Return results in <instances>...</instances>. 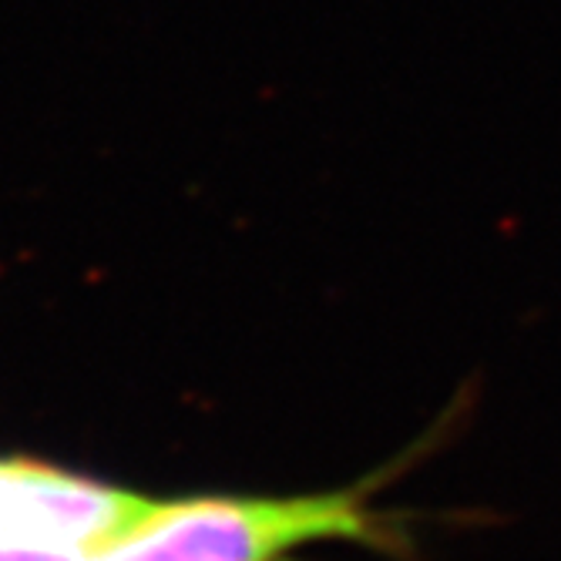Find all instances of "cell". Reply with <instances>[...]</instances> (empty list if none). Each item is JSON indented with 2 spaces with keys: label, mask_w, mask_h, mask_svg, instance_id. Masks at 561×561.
I'll return each instance as SVG.
<instances>
[{
  "label": "cell",
  "mask_w": 561,
  "mask_h": 561,
  "mask_svg": "<svg viewBox=\"0 0 561 561\" xmlns=\"http://www.w3.org/2000/svg\"><path fill=\"white\" fill-rule=\"evenodd\" d=\"M367 491L299 497H188L151 512L88 561H289L306 545L383 538Z\"/></svg>",
  "instance_id": "cell-1"
},
{
  "label": "cell",
  "mask_w": 561,
  "mask_h": 561,
  "mask_svg": "<svg viewBox=\"0 0 561 561\" xmlns=\"http://www.w3.org/2000/svg\"><path fill=\"white\" fill-rule=\"evenodd\" d=\"M156 504L125 488L0 457V538L8 541L91 554L135 528Z\"/></svg>",
  "instance_id": "cell-2"
},
{
  "label": "cell",
  "mask_w": 561,
  "mask_h": 561,
  "mask_svg": "<svg viewBox=\"0 0 561 561\" xmlns=\"http://www.w3.org/2000/svg\"><path fill=\"white\" fill-rule=\"evenodd\" d=\"M0 561H88V554L71 548H47V545H24V541L0 538Z\"/></svg>",
  "instance_id": "cell-3"
}]
</instances>
